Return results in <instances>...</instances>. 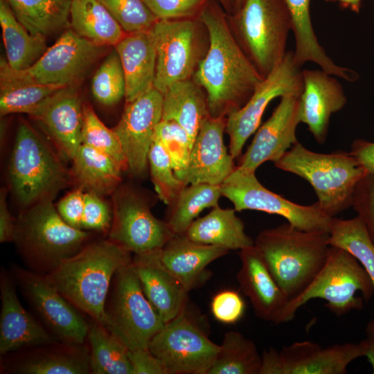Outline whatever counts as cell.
Here are the masks:
<instances>
[{"instance_id":"cell-1","label":"cell","mask_w":374,"mask_h":374,"mask_svg":"<svg viewBox=\"0 0 374 374\" xmlns=\"http://www.w3.org/2000/svg\"><path fill=\"white\" fill-rule=\"evenodd\" d=\"M199 17L209 46L193 78L206 94L209 115L226 117L247 102L264 77L243 51L217 0H208Z\"/></svg>"},{"instance_id":"cell-2","label":"cell","mask_w":374,"mask_h":374,"mask_svg":"<svg viewBox=\"0 0 374 374\" xmlns=\"http://www.w3.org/2000/svg\"><path fill=\"white\" fill-rule=\"evenodd\" d=\"M132 258L109 239L89 242L44 276L80 311L101 323L113 278Z\"/></svg>"},{"instance_id":"cell-3","label":"cell","mask_w":374,"mask_h":374,"mask_svg":"<svg viewBox=\"0 0 374 374\" xmlns=\"http://www.w3.org/2000/svg\"><path fill=\"white\" fill-rule=\"evenodd\" d=\"M330 233L308 231L290 223L262 231L254 246L289 301L301 294L323 267Z\"/></svg>"},{"instance_id":"cell-4","label":"cell","mask_w":374,"mask_h":374,"mask_svg":"<svg viewBox=\"0 0 374 374\" xmlns=\"http://www.w3.org/2000/svg\"><path fill=\"white\" fill-rule=\"evenodd\" d=\"M91 235L66 223L53 201L45 200L25 208L15 220L12 242L28 269L46 275L80 251Z\"/></svg>"},{"instance_id":"cell-5","label":"cell","mask_w":374,"mask_h":374,"mask_svg":"<svg viewBox=\"0 0 374 374\" xmlns=\"http://www.w3.org/2000/svg\"><path fill=\"white\" fill-rule=\"evenodd\" d=\"M274 166L306 180L321 208L331 217L352 206L355 188L367 174L350 152L319 153L299 141Z\"/></svg>"},{"instance_id":"cell-6","label":"cell","mask_w":374,"mask_h":374,"mask_svg":"<svg viewBox=\"0 0 374 374\" xmlns=\"http://www.w3.org/2000/svg\"><path fill=\"white\" fill-rule=\"evenodd\" d=\"M60 157L29 123H19L8 178L12 193L20 206L27 208L42 201H53L66 186L71 175Z\"/></svg>"},{"instance_id":"cell-7","label":"cell","mask_w":374,"mask_h":374,"mask_svg":"<svg viewBox=\"0 0 374 374\" xmlns=\"http://www.w3.org/2000/svg\"><path fill=\"white\" fill-rule=\"evenodd\" d=\"M229 20L243 51L265 78L287 52L292 26L284 0H243Z\"/></svg>"},{"instance_id":"cell-8","label":"cell","mask_w":374,"mask_h":374,"mask_svg":"<svg viewBox=\"0 0 374 374\" xmlns=\"http://www.w3.org/2000/svg\"><path fill=\"white\" fill-rule=\"evenodd\" d=\"M374 294L371 278L355 257L346 250L330 246L327 260L311 284L298 296L290 300L280 323L292 321L297 310L309 301L321 299L336 316L359 310L363 301Z\"/></svg>"},{"instance_id":"cell-9","label":"cell","mask_w":374,"mask_h":374,"mask_svg":"<svg viewBox=\"0 0 374 374\" xmlns=\"http://www.w3.org/2000/svg\"><path fill=\"white\" fill-rule=\"evenodd\" d=\"M101 324L129 350L148 348L165 324L145 297L132 261L113 278Z\"/></svg>"},{"instance_id":"cell-10","label":"cell","mask_w":374,"mask_h":374,"mask_svg":"<svg viewBox=\"0 0 374 374\" xmlns=\"http://www.w3.org/2000/svg\"><path fill=\"white\" fill-rule=\"evenodd\" d=\"M150 31L157 53L154 87L163 94L173 84L193 78L208 51V33L199 16L158 20Z\"/></svg>"},{"instance_id":"cell-11","label":"cell","mask_w":374,"mask_h":374,"mask_svg":"<svg viewBox=\"0 0 374 374\" xmlns=\"http://www.w3.org/2000/svg\"><path fill=\"white\" fill-rule=\"evenodd\" d=\"M106 51V46L80 37L71 28L64 30L53 45L29 68L17 71L6 58L0 64L14 77L40 84L62 87L79 85L91 66Z\"/></svg>"},{"instance_id":"cell-12","label":"cell","mask_w":374,"mask_h":374,"mask_svg":"<svg viewBox=\"0 0 374 374\" xmlns=\"http://www.w3.org/2000/svg\"><path fill=\"white\" fill-rule=\"evenodd\" d=\"M220 188L222 196L233 203L236 211H262L282 216L301 230L330 232L332 217L322 211L317 202L307 206L292 202L262 186L256 172L235 167Z\"/></svg>"},{"instance_id":"cell-13","label":"cell","mask_w":374,"mask_h":374,"mask_svg":"<svg viewBox=\"0 0 374 374\" xmlns=\"http://www.w3.org/2000/svg\"><path fill=\"white\" fill-rule=\"evenodd\" d=\"M303 89V70L295 62L294 52L289 51L259 83L247 102L226 116L225 132L232 157L235 159L241 155L246 141L259 127L265 109L274 99L301 96Z\"/></svg>"},{"instance_id":"cell-14","label":"cell","mask_w":374,"mask_h":374,"mask_svg":"<svg viewBox=\"0 0 374 374\" xmlns=\"http://www.w3.org/2000/svg\"><path fill=\"white\" fill-rule=\"evenodd\" d=\"M148 348L168 374H207L220 345L213 342L184 311L166 323Z\"/></svg>"},{"instance_id":"cell-15","label":"cell","mask_w":374,"mask_h":374,"mask_svg":"<svg viewBox=\"0 0 374 374\" xmlns=\"http://www.w3.org/2000/svg\"><path fill=\"white\" fill-rule=\"evenodd\" d=\"M175 234L157 219L142 195L118 186L112 193V221L108 239L134 254L161 249Z\"/></svg>"},{"instance_id":"cell-16","label":"cell","mask_w":374,"mask_h":374,"mask_svg":"<svg viewBox=\"0 0 374 374\" xmlns=\"http://www.w3.org/2000/svg\"><path fill=\"white\" fill-rule=\"evenodd\" d=\"M12 276L22 295L55 338L68 344L85 343L89 322L44 275L13 267Z\"/></svg>"},{"instance_id":"cell-17","label":"cell","mask_w":374,"mask_h":374,"mask_svg":"<svg viewBox=\"0 0 374 374\" xmlns=\"http://www.w3.org/2000/svg\"><path fill=\"white\" fill-rule=\"evenodd\" d=\"M367 344L346 343L322 347L310 341L294 342L262 354L259 374H344L348 364L365 356Z\"/></svg>"},{"instance_id":"cell-18","label":"cell","mask_w":374,"mask_h":374,"mask_svg":"<svg viewBox=\"0 0 374 374\" xmlns=\"http://www.w3.org/2000/svg\"><path fill=\"white\" fill-rule=\"evenodd\" d=\"M163 94L154 87L126 103L118 124L113 128L124 152L127 170L143 176L157 125L162 120Z\"/></svg>"},{"instance_id":"cell-19","label":"cell","mask_w":374,"mask_h":374,"mask_svg":"<svg viewBox=\"0 0 374 374\" xmlns=\"http://www.w3.org/2000/svg\"><path fill=\"white\" fill-rule=\"evenodd\" d=\"M300 123V96L281 97L271 116L256 130L236 167L256 172L263 163L279 160L298 142L296 130Z\"/></svg>"},{"instance_id":"cell-20","label":"cell","mask_w":374,"mask_h":374,"mask_svg":"<svg viewBox=\"0 0 374 374\" xmlns=\"http://www.w3.org/2000/svg\"><path fill=\"white\" fill-rule=\"evenodd\" d=\"M78 86L58 89L29 114L48 134L60 156L69 160L81 144L84 103Z\"/></svg>"},{"instance_id":"cell-21","label":"cell","mask_w":374,"mask_h":374,"mask_svg":"<svg viewBox=\"0 0 374 374\" xmlns=\"http://www.w3.org/2000/svg\"><path fill=\"white\" fill-rule=\"evenodd\" d=\"M226 117L208 116L193 143L188 167L181 181L186 184L221 185L233 172V158L224 143Z\"/></svg>"},{"instance_id":"cell-22","label":"cell","mask_w":374,"mask_h":374,"mask_svg":"<svg viewBox=\"0 0 374 374\" xmlns=\"http://www.w3.org/2000/svg\"><path fill=\"white\" fill-rule=\"evenodd\" d=\"M17 283L5 270L1 271L0 354L59 341L20 303Z\"/></svg>"},{"instance_id":"cell-23","label":"cell","mask_w":374,"mask_h":374,"mask_svg":"<svg viewBox=\"0 0 374 374\" xmlns=\"http://www.w3.org/2000/svg\"><path fill=\"white\" fill-rule=\"evenodd\" d=\"M321 69H303V89L300 96L301 123H305L319 144L325 143L331 116L347 103L340 82Z\"/></svg>"},{"instance_id":"cell-24","label":"cell","mask_w":374,"mask_h":374,"mask_svg":"<svg viewBox=\"0 0 374 374\" xmlns=\"http://www.w3.org/2000/svg\"><path fill=\"white\" fill-rule=\"evenodd\" d=\"M239 256L241 265L236 278L256 316L266 321L280 323L288 298L271 276L254 244L240 250Z\"/></svg>"},{"instance_id":"cell-25","label":"cell","mask_w":374,"mask_h":374,"mask_svg":"<svg viewBox=\"0 0 374 374\" xmlns=\"http://www.w3.org/2000/svg\"><path fill=\"white\" fill-rule=\"evenodd\" d=\"M159 253L134 254L132 265L145 297L166 323L185 311L188 291L163 266Z\"/></svg>"},{"instance_id":"cell-26","label":"cell","mask_w":374,"mask_h":374,"mask_svg":"<svg viewBox=\"0 0 374 374\" xmlns=\"http://www.w3.org/2000/svg\"><path fill=\"white\" fill-rule=\"evenodd\" d=\"M229 251L175 234L159 249L163 266L189 292L207 278L206 267Z\"/></svg>"},{"instance_id":"cell-27","label":"cell","mask_w":374,"mask_h":374,"mask_svg":"<svg viewBox=\"0 0 374 374\" xmlns=\"http://www.w3.org/2000/svg\"><path fill=\"white\" fill-rule=\"evenodd\" d=\"M12 360L8 372L18 374H88L89 350L83 344L57 341L30 348Z\"/></svg>"},{"instance_id":"cell-28","label":"cell","mask_w":374,"mask_h":374,"mask_svg":"<svg viewBox=\"0 0 374 374\" xmlns=\"http://www.w3.org/2000/svg\"><path fill=\"white\" fill-rule=\"evenodd\" d=\"M123 70L126 103L154 87L157 53L149 30L126 34L114 46Z\"/></svg>"},{"instance_id":"cell-29","label":"cell","mask_w":374,"mask_h":374,"mask_svg":"<svg viewBox=\"0 0 374 374\" xmlns=\"http://www.w3.org/2000/svg\"><path fill=\"white\" fill-rule=\"evenodd\" d=\"M310 1L284 0L290 14L292 30L295 37L293 51L295 62L301 66L312 62L332 75L346 81H355L357 74L334 62L319 43L311 20Z\"/></svg>"},{"instance_id":"cell-30","label":"cell","mask_w":374,"mask_h":374,"mask_svg":"<svg viewBox=\"0 0 374 374\" xmlns=\"http://www.w3.org/2000/svg\"><path fill=\"white\" fill-rule=\"evenodd\" d=\"M235 208L213 207L205 216L197 217L184 234L204 244L230 250H241L254 244L246 233L242 220Z\"/></svg>"},{"instance_id":"cell-31","label":"cell","mask_w":374,"mask_h":374,"mask_svg":"<svg viewBox=\"0 0 374 374\" xmlns=\"http://www.w3.org/2000/svg\"><path fill=\"white\" fill-rule=\"evenodd\" d=\"M209 116L206 94L193 78L177 82L163 94L162 120L178 123L193 143Z\"/></svg>"},{"instance_id":"cell-32","label":"cell","mask_w":374,"mask_h":374,"mask_svg":"<svg viewBox=\"0 0 374 374\" xmlns=\"http://www.w3.org/2000/svg\"><path fill=\"white\" fill-rule=\"evenodd\" d=\"M71 161L70 175L78 188L103 196L119 186L123 170L107 154L80 144Z\"/></svg>"},{"instance_id":"cell-33","label":"cell","mask_w":374,"mask_h":374,"mask_svg":"<svg viewBox=\"0 0 374 374\" xmlns=\"http://www.w3.org/2000/svg\"><path fill=\"white\" fill-rule=\"evenodd\" d=\"M70 28L102 46H115L126 35L100 0H71Z\"/></svg>"},{"instance_id":"cell-34","label":"cell","mask_w":374,"mask_h":374,"mask_svg":"<svg viewBox=\"0 0 374 374\" xmlns=\"http://www.w3.org/2000/svg\"><path fill=\"white\" fill-rule=\"evenodd\" d=\"M0 24L6 60L12 69L21 71L29 68L48 49L46 37L30 34L5 0H0Z\"/></svg>"},{"instance_id":"cell-35","label":"cell","mask_w":374,"mask_h":374,"mask_svg":"<svg viewBox=\"0 0 374 374\" xmlns=\"http://www.w3.org/2000/svg\"><path fill=\"white\" fill-rule=\"evenodd\" d=\"M32 35L48 37L70 28L71 0H5Z\"/></svg>"},{"instance_id":"cell-36","label":"cell","mask_w":374,"mask_h":374,"mask_svg":"<svg viewBox=\"0 0 374 374\" xmlns=\"http://www.w3.org/2000/svg\"><path fill=\"white\" fill-rule=\"evenodd\" d=\"M87 340L92 374H132L129 349L101 323L89 322Z\"/></svg>"},{"instance_id":"cell-37","label":"cell","mask_w":374,"mask_h":374,"mask_svg":"<svg viewBox=\"0 0 374 374\" xmlns=\"http://www.w3.org/2000/svg\"><path fill=\"white\" fill-rule=\"evenodd\" d=\"M222 196L220 185H186L168 206L165 221L174 234H184L204 209L219 206Z\"/></svg>"},{"instance_id":"cell-38","label":"cell","mask_w":374,"mask_h":374,"mask_svg":"<svg viewBox=\"0 0 374 374\" xmlns=\"http://www.w3.org/2000/svg\"><path fill=\"white\" fill-rule=\"evenodd\" d=\"M329 233L330 245L344 249L355 257L374 287V244L360 217L348 220L332 217ZM366 332L367 335H374V317L368 323Z\"/></svg>"},{"instance_id":"cell-39","label":"cell","mask_w":374,"mask_h":374,"mask_svg":"<svg viewBox=\"0 0 374 374\" xmlns=\"http://www.w3.org/2000/svg\"><path fill=\"white\" fill-rule=\"evenodd\" d=\"M261 364L254 342L239 332L229 331L207 374H259Z\"/></svg>"},{"instance_id":"cell-40","label":"cell","mask_w":374,"mask_h":374,"mask_svg":"<svg viewBox=\"0 0 374 374\" xmlns=\"http://www.w3.org/2000/svg\"><path fill=\"white\" fill-rule=\"evenodd\" d=\"M64 87L40 84L16 78L0 64V114H30L48 97Z\"/></svg>"},{"instance_id":"cell-41","label":"cell","mask_w":374,"mask_h":374,"mask_svg":"<svg viewBox=\"0 0 374 374\" xmlns=\"http://www.w3.org/2000/svg\"><path fill=\"white\" fill-rule=\"evenodd\" d=\"M81 144L98 150L114 159L124 170L127 160L120 140L113 129L106 127L89 105L84 104Z\"/></svg>"},{"instance_id":"cell-42","label":"cell","mask_w":374,"mask_h":374,"mask_svg":"<svg viewBox=\"0 0 374 374\" xmlns=\"http://www.w3.org/2000/svg\"><path fill=\"white\" fill-rule=\"evenodd\" d=\"M91 89L95 99L106 106L116 105L125 97V77L115 48L106 56L94 73Z\"/></svg>"},{"instance_id":"cell-43","label":"cell","mask_w":374,"mask_h":374,"mask_svg":"<svg viewBox=\"0 0 374 374\" xmlns=\"http://www.w3.org/2000/svg\"><path fill=\"white\" fill-rule=\"evenodd\" d=\"M152 184L159 198L170 205L186 186L176 176L170 159L163 146L154 141L148 154Z\"/></svg>"},{"instance_id":"cell-44","label":"cell","mask_w":374,"mask_h":374,"mask_svg":"<svg viewBox=\"0 0 374 374\" xmlns=\"http://www.w3.org/2000/svg\"><path fill=\"white\" fill-rule=\"evenodd\" d=\"M154 141L159 143L166 151L176 176L181 181L192 148L187 132L174 121L161 120L157 126Z\"/></svg>"},{"instance_id":"cell-45","label":"cell","mask_w":374,"mask_h":374,"mask_svg":"<svg viewBox=\"0 0 374 374\" xmlns=\"http://www.w3.org/2000/svg\"><path fill=\"white\" fill-rule=\"evenodd\" d=\"M126 34L150 30L159 20L143 0H100Z\"/></svg>"},{"instance_id":"cell-46","label":"cell","mask_w":374,"mask_h":374,"mask_svg":"<svg viewBox=\"0 0 374 374\" xmlns=\"http://www.w3.org/2000/svg\"><path fill=\"white\" fill-rule=\"evenodd\" d=\"M112 221V210L101 196L92 192H86L81 229L109 233Z\"/></svg>"},{"instance_id":"cell-47","label":"cell","mask_w":374,"mask_h":374,"mask_svg":"<svg viewBox=\"0 0 374 374\" xmlns=\"http://www.w3.org/2000/svg\"><path fill=\"white\" fill-rule=\"evenodd\" d=\"M208 0H143L159 20L198 17Z\"/></svg>"},{"instance_id":"cell-48","label":"cell","mask_w":374,"mask_h":374,"mask_svg":"<svg viewBox=\"0 0 374 374\" xmlns=\"http://www.w3.org/2000/svg\"><path fill=\"white\" fill-rule=\"evenodd\" d=\"M352 206L363 222L374 244V177L366 174L357 184Z\"/></svg>"},{"instance_id":"cell-49","label":"cell","mask_w":374,"mask_h":374,"mask_svg":"<svg viewBox=\"0 0 374 374\" xmlns=\"http://www.w3.org/2000/svg\"><path fill=\"white\" fill-rule=\"evenodd\" d=\"M211 309L213 317L220 322L233 323L242 317L245 304L238 292L227 290L213 296Z\"/></svg>"},{"instance_id":"cell-50","label":"cell","mask_w":374,"mask_h":374,"mask_svg":"<svg viewBox=\"0 0 374 374\" xmlns=\"http://www.w3.org/2000/svg\"><path fill=\"white\" fill-rule=\"evenodd\" d=\"M84 193L83 189L78 188L62 197L55 206L64 221L78 229H82Z\"/></svg>"},{"instance_id":"cell-51","label":"cell","mask_w":374,"mask_h":374,"mask_svg":"<svg viewBox=\"0 0 374 374\" xmlns=\"http://www.w3.org/2000/svg\"><path fill=\"white\" fill-rule=\"evenodd\" d=\"M132 374H168L162 363L148 348L129 350Z\"/></svg>"},{"instance_id":"cell-52","label":"cell","mask_w":374,"mask_h":374,"mask_svg":"<svg viewBox=\"0 0 374 374\" xmlns=\"http://www.w3.org/2000/svg\"><path fill=\"white\" fill-rule=\"evenodd\" d=\"M350 153L366 173L374 177V143L361 139H356L352 143Z\"/></svg>"},{"instance_id":"cell-53","label":"cell","mask_w":374,"mask_h":374,"mask_svg":"<svg viewBox=\"0 0 374 374\" xmlns=\"http://www.w3.org/2000/svg\"><path fill=\"white\" fill-rule=\"evenodd\" d=\"M7 190L2 188L0 192V242H12L15 220L12 216L6 202Z\"/></svg>"},{"instance_id":"cell-54","label":"cell","mask_w":374,"mask_h":374,"mask_svg":"<svg viewBox=\"0 0 374 374\" xmlns=\"http://www.w3.org/2000/svg\"><path fill=\"white\" fill-rule=\"evenodd\" d=\"M326 2L336 3L341 8L358 13L362 0H324Z\"/></svg>"},{"instance_id":"cell-55","label":"cell","mask_w":374,"mask_h":374,"mask_svg":"<svg viewBox=\"0 0 374 374\" xmlns=\"http://www.w3.org/2000/svg\"><path fill=\"white\" fill-rule=\"evenodd\" d=\"M367 344V350L365 356L367 357L369 362L373 367V373H374V335H367L364 339Z\"/></svg>"},{"instance_id":"cell-56","label":"cell","mask_w":374,"mask_h":374,"mask_svg":"<svg viewBox=\"0 0 374 374\" xmlns=\"http://www.w3.org/2000/svg\"><path fill=\"white\" fill-rule=\"evenodd\" d=\"M228 15H231L235 9V0H217Z\"/></svg>"},{"instance_id":"cell-57","label":"cell","mask_w":374,"mask_h":374,"mask_svg":"<svg viewBox=\"0 0 374 374\" xmlns=\"http://www.w3.org/2000/svg\"><path fill=\"white\" fill-rule=\"evenodd\" d=\"M243 0H235V10H237L242 4Z\"/></svg>"}]
</instances>
